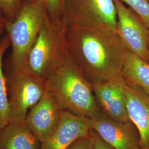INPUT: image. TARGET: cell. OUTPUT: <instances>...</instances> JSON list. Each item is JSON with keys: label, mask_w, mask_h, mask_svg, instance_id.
Segmentation results:
<instances>
[{"label": "cell", "mask_w": 149, "mask_h": 149, "mask_svg": "<svg viewBox=\"0 0 149 149\" xmlns=\"http://www.w3.org/2000/svg\"><path fill=\"white\" fill-rule=\"evenodd\" d=\"M66 39L70 56L92 85L121 76L128 50L115 31L66 27Z\"/></svg>", "instance_id": "1"}, {"label": "cell", "mask_w": 149, "mask_h": 149, "mask_svg": "<svg viewBox=\"0 0 149 149\" xmlns=\"http://www.w3.org/2000/svg\"><path fill=\"white\" fill-rule=\"evenodd\" d=\"M45 82L46 90L64 111L88 119L102 111L96 101L92 84L69 55Z\"/></svg>", "instance_id": "2"}, {"label": "cell", "mask_w": 149, "mask_h": 149, "mask_svg": "<svg viewBox=\"0 0 149 149\" xmlns=\"http://www.w3.org/2000/svg\"><path fill=\"white\" fill-rule=\"evenodd\" d=\"M47 16V12L40 1L24 0L15 19L7 21L6 31L12 48L10 66H27L29 53Z\"/></svg>", "instance_id": "3"}, {"label": "cell", "mask_w": 149, "mask_h": 149, "mask_svg": "<svg viewBox=\"0 0 149 149\" xmlns=\"http://www.w3.org/2000/svg\"><path fill=\"white\" fill-rule=\"evenodd\" d=\"M69 55L63 22H55L47 16L29 53L27 66L33 73L45 80Z\"/></svg>", "instance_id": "4"}, {"label": "cell", "mask_w": 149, "mask_h": 149, "mask_svg": "<svg viewBox=\"0 0 149 149\" xmlns=\"http://www.w3.org/2000/svg\"><path fill=\"white\" fill-rule=\"evenodd\" d=\"M6 77L10 122H24L28 112L42 98L46 91L45 80L33 73L28 66H11Z\"/></svg>", "instance_id": "5"}, {"label": "cell", "mask_w": 149, "mask_h": 149, "mask_svg": "<svg viewBox=\"0 0 149 149\" xmlns=\"http://www.w3.org/2000/svg\"><path fill=\"white\" fill-rule=\"evenodd\" d=\"M62 21L66 27H106L117 33L113 0H65Z\"/></svg>", "instance_id": "6"}, {"label": "cell", "mask_w": 149, "mask_h": 149, "mask_svg": "<svg viewBox=\"0 0 149 149\" xmlns=\"http://www.w3.org/2000/svg\"><path fill=\"white\" fill-rule=\"evenodd\" d=\"M117 11V33L128 50L149 63V28L120 0H113Z\"/></svg>", "instance_id": "7"}, {"label": "cell", "mask_w": 149, "mask_h": 149, "mask_svg": "<svg viewBox=\"0 0 149 149\" xmlns=\"http://www.w3.org/2000/svg\"><path fill=\"white\" fill-rule=\"evenodd\" d=\"M91 128L114 149H140V137L130 120L120 122L102 111L89 118Z\"/></svg>", "instance_id": "8"}, {"label": "cell", "mask_w": 149, "mask_h": 149, "mask_svg": "<svg viewBox=\"0 0 149 149\" xmlns=\"http://www.w3.org/2000/svg\"><path fill=\"white\" fill-rule=\"evenodd\" d=\"M63 112L53 96L46 90L42 98L28 112L25 122L42 143L57 127Z\"/></svg>", "instance_id": "9"}, {"label": "cell", "mask_w": 149, "mask_h": 149, "mask_svg": "<svg viewBox=\"0 0 149 149\" xmlns=\"http://www.w3.org/2000/svg\"><path fill=\"white\" fill-rule=\"evenodd\" d=\"M125 85L122 75L92 85L96 101L102 111L108 117L120 122L130 120L127 109Z\"/></svg>", "instance_id": "10"}, {"label": "cell", "mask_w": 149, "mask_h": 149, "mask_svg": "<svg viewBox=\"0 0 149 149\" xmlns=\"http://www.w3.org/2000/svg\"><path fill=\"white\" fill-rule=\"evenodd\" d=\"M91 129L88 118L64 111L58 125L40 149H68L77 139L88 136Z\"/></svg>", "instance_id": "11"}, {"label": "cell", "mask_w": 149, "mask_h": 149, "mask_svg": "<svg viewBox=\"0 0 149 149\" xmlns=\"http://www.w3.org/2000/svg\"><path fill=\"white\" fill-rule=\"evenodd\" d=\"M125 92L128 117L138 130L140 149H149V95L138 86L126 83Z\"/></svg>", "instance_id": "12"}, {"label": "cell", "mask_w": 149, "mask_h": 149, "mask_svg": "<svg viewBox=\"0 0 149 149\" xmlns=\"http://www.w3.org/2000/svg\"><path fill=\"white\" fill-rule=\"evenodd\" d=\"M40 146L25 122H10L0 131V149H40Z\"/></svg>", "instance_id": "13"}, {"label": "cell", "mask_w": 149, "mask_h": 149, "mask_svg": "<svg viewBox=\"0 0 149 149\" xmlns=\"http://www.w3.org/2000/svg\"><path fill=\"white\" fill-rule=\"evenodd\" d=\"M121 75L126 84L138 86L149 95V63L128 50Z\"/></svg>", "instance_id": "14"}, {"label": "cell", "mask_w": 149, "mask_h": 149, "mask_svg": "<svg viewBox=\"0 0 149 149\" xmlns=\"http://www.w3.org/2000/svg\"><path fill=\"white\" fill-rule=\"evenodd\" d=\"M11 45L8 36L2 39L0 45V131L10 123V106L6 74L3 71V59L5 53Z\"/></svg>", "instance_id": "15"}, {"label": "cell", "mask_w": 149, "mask_h": 149, "mask_svg": "<svg viewBox=\"0 0 149 149\" xmlns=\"http://www.w3.org/2000/svg\"><path fill=\"white\" fill-rule=\"evenodd\" d=\"M134 11L149 28V2L147 0H120Z\"/></svg>", "instance_id": "16"}, {"label": "cell", "mask_w": 149, "mask_h": 149, "mask_svg": "<svg viewBox=\"0 0 149 149\" xmlns=\"http://www.w3.org/2000/svg\"><path fill=\"white\" fill-rule=\"evenodd\" d=\"M44 6L49 18L55 22L62 21L65 0H39Z\"/></svg>", "instance_id": "17"}, {"label": "cell", "mask_w": 149, "mask_h": 149, "mask_svg": "<svg viewBox=\"0 0 149 149\" xmlns=\"http://www.w3.org/2000/svg\"><path fill=\"white\" fill-rule=\"evenodd\" d=\"M24 0H0V9L7 21H13L20 11Z\"/></svg>", "instance_id": "18"}, {"label": "cell", "mask_w": 149, "mask_h": 149, "mask_svg": "<svg viewBox=\"0 0 149 149\" xmlns=\"http://www.w3.org/2000/svg\"><path fill=\"white\" fill-rule=\"evenodd\" d=\"M92 149H114L106 143L98 134L91 129L89 134Z\"/></svg>", "instance_id": "19"}, {"label": "cell", "mask_w": 149, "mask_h": 149, "mask_svg": "<svg viewBox=\"0 0 149 149\" xmlns=\"http://www.w3.org/2000/svg\"><path fill=\"white\" fill-rule=\"evenodd\" d=\"M68 149H92L89 136L77 139Z\"/></svg>", "instance_id": "20"}, {"label": "cell", "mask_w": 149, "mask_h": 149, "mask_svg": "<svg viewBox=\"0 0 149 149\" xmlns=\"http://www.w3.org/2000/svg\"><path fill=\"white\" fill-rule=\"evenodd\" d=\"M7 22V18H6L5 16L2 12V11H1V10L0 9V45L2 39H1L2 34L4 32V31L6 30Z\"/></svg>", "instance_id": "21"}, {"label": "cell", "mask_w": 149, "mask_h": 149, "mask_svg": "<svg viewBox=\"0 0 149 149\" xmlns=\"http://www.w3.org/2000/svg\"><path fill=\"white\" fill-rule=\"evenodd\" d=\"M148 53H149V43H148Z\"/></svg>", "instance_id": "22"}, {"label": "cell", "mask_w": 149, "mask_h": 149, "mask_svg": "<svg viewBox=\"0 0 149 149\" xmlns=\"http://www.w3.org/2000/svg\"><path fill=\"white\" fill-rule=\"evenodd\" d=\"M147 1H148V2H149V0H147Z\"/></svg>", "instance_id": "23"}, {"label": "cell", "mask_w": 149, "mask_h": 149, "mask_svg": "<svg viewBox=\"0 0 149 149\" xmlns=\"http://www.w3.org/2000/svg\"></svg>", "instance_id": "24"}]
</instances>
